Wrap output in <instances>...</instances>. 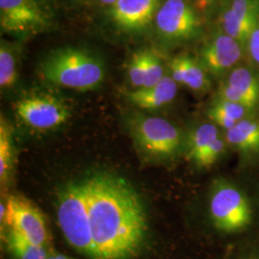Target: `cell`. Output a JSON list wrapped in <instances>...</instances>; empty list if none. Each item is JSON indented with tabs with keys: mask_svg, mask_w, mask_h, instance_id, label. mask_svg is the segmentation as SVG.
Returning a JSON list of instances; mask_svg holds the SVG:
<instances>
[{
	"mask_svg": "<svg viewBox=\"0 0 259 259\" xmlns=\"http://www.w3.org/2000/svg\"><path fill=\"white\" fill-rule=\"evenodd\" d=\"M158 34L172 42H183L197 37L202 22L194 7L186 0H165L157 11Z\"/></svg>",
	"mask_w": 259,
	"mask_h": 259,
	"instance_id": "7",
	"label": "cell"
},
{
	"mask_svg": "<svg viewBox=\"0 0 259 259\" xmlns=\"http://www.w3.org/2000/svg\"><path fill=\"white\" fill-rule=\"evenodd\" d=\"M56 214L67 243L84 256L94 259L89 207L82 180L66 184L59 190Z\"/></svg>",
	"mask_w": 259,
	"mask_h": 259,
	"instance_id": "3",
	"label": "cell"
},
{
	"mask_svg": "<svg viewBox=\"0 0 259 259\" xmlns=\"http://www.w3.org/2000/svg\"><path fill=\"white\" fill-rule=\"evenodd\" d=\"M159 0H117L111 9L115 26L128 33L141 32L155 19Z\"/></svg>",
	"mask_w": 259,
	"mask_h": 259,
	"instance_id": "11",
	"label": "cell"
},
{
	"mask_svg": "<svg viewBox=\"0 0 259 259\" xmlns=\"http://www.w3.org/2000/svg\"><path fill=\"white\" fill-rule=\"evenodd\" d=\"M47 259H76L73 257H70L68 255H65L63 253H59V252H56L55 250H53L50 255L48 256Z\"/></svg>",
	"mask_w": 259,
	"mask_h": 259,
	"instance_id": "29",
	"label": "cell"
},
{
	"mask_svg": "<svg viewBox=\"0 0 259 259\" xmlns=\"http://www.w3.org/2000/svg\"><path fill=\"white\" fill-rule=\"evenodd\" d=\"M247 47L251 60L256 65H259V25L254 29V31L250 35V38L247 42Z\"/></svg>",
	"mask_w": 259,
	"mask_h": 259,
	"instance_id": "27",
	"label": "cell"
},
{
	"mask_svg": "<svg viewBox=\"0 0 259 259\" xmlns=\"http://www.w3.org/2000/svg\"><path fill=\"white\" fill-rule=\"evenodd\" d=\"M208 210L213 226L226 233L241 232L252 220V208L247 195L235 185L223 181L213 185Z\"/></svg>",
	"mask_w": 259,
	"mask_h": 259,
	"instance_id": "5",
	"label": "cell"
},
{
	"mask_svg": "<svg viewBox=\"0 0 259 259\" xmlns=\"http://www.w3.org/2000/svg\"><path fill=\"white\" fill-rule=\"evenodd\" d=\"M15 111L26 126L37 131L55 129L70 117V111L65 103L45 93L20 98L15 104Z\"/></svg>",
	"mask_w": 259,
	"mask_h": 259,
	"instance_id": "8",
	"label": "cell"
},
{
	"mask_svg": "<svg viewBox=\"0 0 259 259\" xmlns=\"http://www.w3.org/2000/svg\"><path fill=\"white\" fill-rule=\"evenodd\" d=\"M250 259H255V258H250Z\"/></svg>",
	"mask_w": 259,
	"mask_h": 259,
	"instance_id": "31",
	"label": "cell"
},
{
	"mask_svg": "<svg viewBox=\"0 0 259 259\" xmlns=\"http://www.w3.org/2000/svg\"><path fill=\"white\" fill-rule=\"evenodd\" d=\"M117 0H100V2L104 4V5H107V6H112Z\"/></svg>",
	"mask_w": 259,
	"mask_h": 259,
	"instance_id": "30",
	"label": "cell"
},
{
	"mask_svg": "<svg viewBox=\"0 0 259 259\" xmlns=\"http://www.w3.org/2000/svg\"><path fill=\"white\" fill-rule=\"evenodd\" d=\"M211 107L236 121L246 118V116L250 113V111H252L243 105L232 102V101H228V100L221 99V98H218Z\"/></svg>",
	"mask_w": 259,
	"mask_h": 259,
	"instance_id": "23",
	"label": "cell"
},
{
	"mask_svg": "<svg viewBox=\"0 0 259 259\" xmlns=\"http://www.w3.org/2000/svg\"><path fill=\"white\" fill-rule=\"evenodd\" d=\"M17 54L14 47L2 40L0 46V87L2 90H9L17 82Z\"/></svg>",
	"mask_w": 259,
	"mask_h": 259,
	"instance_id": "20",
	"label": "cell"
},
{
	"mask_svg": "<svg viewBox=\"0 0 259 259\" xmlns=\"http://www.w3.org/2000/svg\"><path fill=\"white\" fill-rule=\"evenodd\" d=\"M147 50H140L132 56L128 65L130 82L136 89H142L146 74Z\"/></svg>",
	"mask_w": 259,
	"mask_h": 259,
	"instance_id": "21",
	"label": "cell"
},
{
	"mask_svg": "<svg viewBox=\"0 0 259 259\" xmlns=\"http://www.w3.org/2000/svg\"><path fill=\"white\" fill-rule=\"evenodd\" d=\"M219 138L215 124L204 123L193 130L186 142V155L195 164L203 157L207 149Z\"/></svg>",
	"mask_w": 259,
	"mask_h": 259,
	"instance_id": "18",
	"label": "cell"
},
{
	"mask_svg": "<svg viewBox=\"0 0 259 259\" xmlns=\"http://www.w3.org/2000/svg\"><path fill=\"white\" fill-rule=\"evenodd\" d=\"M224 151H225V141L219 137L213 142L211 146L207 149V151L204 153L203 157L199 159L196 165L203 167V168L211 166L218 160V158L221 157Z\"/></svg>",
	"mask_w": 259,
	"mask_h": 259,
	"instance_id": "25",
	"label": "cell"
},
{
	"mask_svg": "<svg viewBox=\"0 0 259 259\" xmlns=\"http://www.w3.org/2000/svg\"><path fill=\"white\" fill-rule=\"evenodd\" d=\"M164 69L160 58L155 52L147 50L146 59V74L142 89L156 85L164 77Z\"/></svg>",
	"mask_w": 259,
	"mask_h": 259,
	"instance_id": "22",
	"label": "cell"
},
{
	"mask_svg": "<svg viewBox=\"0 0 259 259\" xmlns=\"http://www.w3.org/2000/svg\"><path fill=\"white\" fill-rule=\"evenodd\" d=\"M48 83L78 92L98 88L105 78V65L92 52L76 47L60 48L51 52L39 66Z\"/></svg>",
	"mask_w": 259,
	"mask_h": 259,
	"instance_id": "2",
	"label": "cell"
},
{
	"mask_svg": "<svg viewBox=\"0 0 259 259\" xmlns=\"http://www.w3.org/2000/svg\"><path fill=\"white\" fill-rule=\"evenodd\" d=\"M89 207L94 259H133L142 250L148 232L139 193L125 179L94 172L82 180Z\"/></svg>",
	"mask_w": 259,
	"mask_h": 259,
	"instance_id": "1",
	"label": "cell"
},
{
	"mask_svg": "<svg viewBox=\"0 0 259 259\" xmlns=\"http://www.w3.org/2000/svg\"><path fill=\"white\" fill-rule=\"evenodd\" d=\"M4 239L6 248L13 259H47L54 250L52 248L28 240L12 229L6 232Z\"/></svg>",
	"mask_w": 259,
	"mask_h": 259,
	"instance_id": "16",
	"label": "cell"
},
{
	"mask_svg": "<svg viewBox=\"0 0 259 259\" xmlns=\"http://www.w3.org/2000/svg\"><path fill=\"white\" fill-rule=\"evenodd\" d=\"M172 78L190 90L203 93L209 88L207 71L200 62L188 55H179L170 62Z\"/></svg>",
	"mask_w": 259,
	"mask_h": 259,
	"instance_id": "14",
	"label": "cell"
},
{
	"mask_svg": "<svg viewBox=\"0 0 259 259\" xmlns=\"http://www.w3.org/2000/svg\"><path fill=\"white\" fill-rule=\"evenodd\" d=\"M207 116L209 117V119H211L214 122V124L216 126L222 127L223 129H225L226 131L232 128L238 122V121L232 119L230 116L226 115L221 111L214 109L213 107H210L207 110Z\"/></svg>",
	"mask_w": 259,
	"mask_h": 259,
	"instance_id": "26",
	"label": "cell"
},
{
	"mask_svg": "<svg viewBox=\"0 0 259 259\" xmlns=\"http://www.w3.org/2000/svg\"><path fill=\"white\" fill-rule=\"evenodd\" d=\"M177 82L164 76L159 83L147 89H136L125 93L127 99L136 107L143 110H156L172 102L178 92Z\"/></svg>",
	"mask_w": 259,
	"mask_h": 259,
	"instance_id": "13",
	"label": "cell"
},
{
	"mask_svg": "<svg viewBox=\"0 0 259 259\" xmlns=\"http://www.w3.org/2000/svg\"><path fill=\"white\" fill-rule=\"evenodd\" d=\"M259 25V0H232L222 17L223 30L241 45L247 42Z\"/></svg>",
	"mask_w": 259,
	"mask_h": 259,
	"instance_id": "12",
	"label": "cell"
},
{
	"mask_svg": "<svg viewBox=\"0 0 259 259\" xmlns=\"http://www.w3.org/2000/svg\"><path fill=\"white\" fill-rule=\"evenodd\" d=\"M227 83L246 95L255 107L259 105L258 77L246 67L233 68Z\"/></svg>",
	"mask_w": 259,
	"mask_h": 259,
	"instance_id": "19",
	"label": "cell"
},
{
	"mask_svg": "<svg viewBox=\"0 0 259 259\" xmlns=\"http://www.w3.org/2000/svg\"><path fill=\"white\" fill-rule=\"evenodd\" d=\"M226 140L242 152L259 150V120L243 118L226 131Z\"/></svg>",
	"mask_w": 259,
	"mask_h": 259,
	"instance_id": "15",
	"label": "cell"
},
{
	"mask_svg": "<svg viewBox=\"0 0 259 259\" xmlns=\"http://www.w3.org/2000/svg\"><path fill=\"white\" fill-rule=\"evenodd\" d=\"M218 98L240 104V105H243V106L249 108L252 111L256 108L254 106V104L251 102L246 95H244L238 90H236L235 88H233L228 83H224L222 87L220 88Z\"/></svg>",
	"mask_w": 259,
	"mask_h": 259,
	"instance_id": "24",
	"label": "cell"
},
{
	"mask_svg": "<svg viewBox=\"0 0 259 259\" xmlns=\"http://www.w3.org/2000/svg\"><path fill=\"white\" fill-rule=\"evenodd\" d=\"M0 219L8 229H12L28 240L41 246L52 248L51 235L47 220L41 211L26 197L10 195L1 203Z\"/></svg>",
	"mask_w": 259,
	"mask_h": 259,
	"instance_id": "6",
	"label": "cell"
},
{
	"mask_svg": "<svg viewBox=\"0 0 259 259\" xmlns=\"http://www.w3.org/2000/svg\"><path fill=\"white\" fill-rule=\"evenodd\" d=\"M217 0H195L196 5L199 9L204 10L207 8L208 6H210L214 2H216Z\"/></svg>",
	"mask_w": 259,
	"mask_h": 259,
	"instance_id": "28",
	"label": "cell"
},
{
	"mask_svg": "<svg viewBox=\"0 0 259 259\" xmlns=\"http://www.w3.org/2000/svg\"><path fill=\"white\" fill-rule=\"evenodd\" d=\"M130 132L137 149L150 160L171 159L183 146L180 131L161 117L136 116L130 123Z\"/></svg>",
	"mask_w": 259,
	"mask_h": 259,
	"instance_id": "4",
	"label": "cell"
},
{
	"mask_svg": "<svg viewBox=\"0 0 259 259\" xmlns=\"http://www.w3.org/2000/svg\"><path fill=\"white\" fill-rule=\"evenodd\" d=\"M1 29L14 35H33L49 27V18L36 0H0Z\"/></svg>",
	"mask_w": 259,
	"mask_h": 259,
	"instance_id": "9",
	"label": "cell"
},
{
	"mask_svg": "<svg viewBox=\"0 0 259 259\" xmlns=\"http://www.w3.org/2000/svg\"><path fill=\"white\" fill-rule=\"evenodd\" d=\"M15 167V145L13 130L7 120H0V183L1 187L9 184Z\"/></svg>",
	"mask_w": 259,
	"mask_h": 259,
	"instance_id": "17",
	"label": "cell"
},
{
	"mask_svg": "<svg viewBox=\"0 0 259 259\" xmlns=\"http://www.w3.org/2000/svg\"><path fill=\"white\" fill-rule=\"evenodd\" d=\"M242 45L225 32L208 40L200 51V64L215 76L226 73L240 61Z\"/></svg>",
	"mask_w": 259,
	"mask_h": 259,
	"instance_id": "10",
	"label": "cell"
}]
</instances>
